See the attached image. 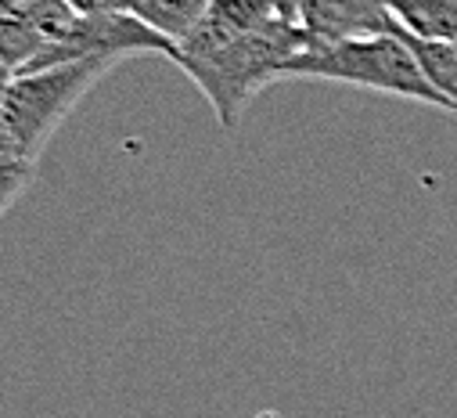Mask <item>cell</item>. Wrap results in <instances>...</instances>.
<instances>
[{
	"mask_svg": "<svg viewBox=\"0 0 457 418\" xmlns=\"http://www.w3.org/2000/svg\"><path fill=\"white\" fill-rule=\"evenodd\" d=\"M396 33L403 37V44L411 47L414 62L421 65L425 79L436 87V94H443L450 104H453V113H457V47L453 40H425V37H411L396 26Z\"/></svg>",
	"mask_w": 457,
	"mask_h": 418,
	"instance_id": "obj_8",
	"label": "cell"
},
{
	"mask_svg": "<svg viewBox=\"0 0 457 418\" xmlns=\"http://www.w3.org/2000/svg\"><path fill=\"white\" fill-rule=\"evenodd\" d=\"M79 15H108V12H127V0H69Z\"/></svg>",
	"mask_w": 457,
	"mask_h": 418,
	"instance_id": "obj_10",
	"label": "cell"
},
{
	"mask_svg": "<svg viewBox=\"0 0 457 418\" xmlns=\"http://www.w3.org/2000/svg\"><path fill=\"white\" fill-rule=\"evenodd\" d=\"M295 22L310 37V44H338V40L396 33L386 0H299Z\"/></svg>",
	"mask_w": 457,
	"mask_h": 418,
	"instance_id": "obj_4",
	"label": "cell"
},
{
	"mask_svg": "<svg viewBox=\"0 0 457 418\" xmlns=\"http://www.w3.org/2000/svg\"><path fill=\"white\" fill-rule=\"evenodd\" d=\"M205 4L209 0H127V12L159 37L180 44L205 15Z\"/></svg>",
	"mask_w": 457,
	"mask_h": 418,
	"instance_id": "obj_7",
	"label": "cell"
},
{
	"mask_svg": "<svg viewBox=\"0 0 457 418\" xmlns=\"http://www.w3.org/2000/svg\"><path fill=\"white\" fill-rule=\"evenodd\" d=\"M274 19H285L278 0H209L205 15L184 40H231L267 29Z\"/></svg>",
	"mask_w": 457,
	"mask_h": 418,
	"instance_id": "obj_5",
	"label": "cell"
},
{
	"mask_svg": "<svg viewBox=\"0 0 457 418\" xmlns=\"http://www.w3.org/2000/svg\"><path fill=\"white\" fill-rule=\"evenodd\" d=\"M112 65L116 62H108V58H83V62L26 72V76L12 79V87L0 97V113H4V120L15 134V145H19V155L26 163H37V155L44 152L51 134L69 120L79 97Z\"/></svg>",
	"mask_w": 457,
	"mask_h": 418,
	"instance_id": "obj_3",
	"label": "cell"
},
{
	"mask_svg": "<svg viewBox=\"0 0 457 418\" xmlns=\"http://www.w3.org/2000/svg\"><path fill=\"white\" fill-rule=\"evenodd\" d=\"M12 79H15V76H12V69H8L4 62H0V97H4V90L12 87Z\"/></svg>",
	"mask_w": 457,
	"mask_h": 418,
	"instance_id": "obj_12",
	"label": "cell"
},
{
	"mask_svg": "<svg viewBox=\"0 0 457 418\" xmlns=\"http://www.w3.org/2000/svg\"><path fill=\"white\" fill-rule=\"evenodd\" d=\"M453 47H457V40H453Z\"/></svg>",
	"mask_w": 457,
	"mask_h": 418,
	"instance_id": "obj_15",
	"label": "cell"
},
{
	"mask_svg": "<svg viewBox=\"0 0 457 418\" xmlns=\"http://www.w3.org/2000/svg\"><path fill=\"white\" fill-rule=\"evenodd\" d=\"M310 37L292 19H274L267 29L242 33L231 40H180L177 65L205 94L216 120L235 130L245 104L270 83L281 79L292 54L306 51Z\"/></svg>",
	"mask_w": 457,
	"mask_h": 418,
	"instance_id": "obj_1",
	"label": "cell"
},
{
	"mask_svg": "<svg viewBox=\"0 0 457 418\" xmlns=\"http://www.w3.org/2000/svg\"><path fill=\"white\" fill-rule=\"evenodd\" d=\"M26 0H0V15H8V12H15V8H22Z\"/></svg>",
	"mask_w": 457,
	"mask_h": 418,
	"instance_id": "obj_14",
	"label": "cell"
},
{
	"mask_svg": "<svg viewBox=\"0 0 457 418\" xmlns=\"http://www.w3.org/2000/svg\"><path fill=\"white\" fill-rule=\"evenodd\" d=\"M281 79H331V83H346V87H361V90H375L389 97H407L418 104L453 113V104L443 94H436V87L425 79L421 65L414 62L400 33L338 40V44H310L306 51L288 58Z\"/></svg>",
	"mask_w": 457,
	"mask_h": 418,
	"instance_id": "obj_2",
	"label": "cell"
},
{
	"mask_svg": "<svg viewBox=\"0 0 457 418\" xmlns=\"http://www.w3.org/2000/svg\"><path fill=\"white\" fill-rule=\"evenodd\" d=\"M393 22L425 40H457V0H386Z\"/></svg>",
	"mask_w": 457,
	"mask_h": 418,
	"instance_id": "obj_6",
	"label": "cell"
},
{
	"mask_svg": "<svg viewBox=\"0 0 457 418\" xmlns=\"http://www.w3.org/2000/svg\"><path fill=\"white\" fill-rule=\"evenodd\" d=\"M0 159H22V155H19V145H15V134H12L8 120H4V113H0ZM22 163H26V159H22Z\"/></svg>",
	"mask_w": 457,
	"mask_h": 418,
	"instance_id": "obj_11",
	"label": "cell"
},
{
	"mask_svg": "<svg viewBox=\"0 0 457 418\" xmlns=\"http://www.w3.org/2000/svg\"><path fill=\"white\" fill-rule=\"evenodd\" d=\"M278 8H281V15H285V19H292V22H295V8H299V0H278Z\"/></svg>",
	"mask_w": 457,
	"mask_h": 418,
	"instance_id": "obj_13",
	"label": "cell"
},
{
	"mask_svg": "<svg viewBox=\"0 0 457 418\" xmlns=\"http://www.w3.org/2000/svg\"><path fill=\"white\" fill-rule=\"evenodd\" d=\"M29 177H33V163L0 159V213L19 198V191L29 184Z\"/></svg>",
	"mask_w": 457,
	"mask_h": 418,
	"instance_id": "obj_9",
	"label": "cell"
}]
</instances>
